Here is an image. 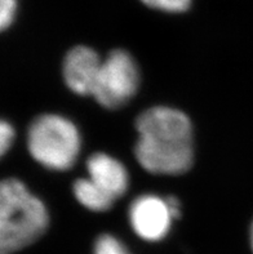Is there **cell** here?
<instances>
[{
    "mask_svg": "<svg viewBox=\"0 0 253 254\" xmlns=\"http://www.w3.org/2000/svg\"><path fill=\"white\" fill-rule=\"evenodd\" d=\"M136 130V160L146 172L179 176L192 167L194 129L185 113L168 106L150 107L138 115Z\"/></svg>",
    "mask_w": 253,
    "mask_h": 254,
    "instance_id": "1",
    "label": "cell"
},
{
    "mask_svg": "<svg viewBox=\"0 0 253 254\" xmlns=\"http://www.w3.org/2000/svg\"><path fill=\"white\" fill-rule=\"evenodd\" d=\"M45 204L17 178L0 181V254L30 247L48 230Z\"/></svg>",
    "mask_w": 253,
    "mask_h": 254,
    "instance_id": "2",
    "label": "cell"
},
{
    "mask_svg": "<svg viewBox=\"0 0 253 254\" xmlns=\"http://www.w3.org/2000/svg\"><path fill=\"white\" fill-rule=\"evenodd\" d=\"M26 145L32 159L49 171H69L82 150V135L74 122L58 114H43L30 124Z\"/></svg>",
    "mask_w": 253,
    "mask_h": 254,
    "instance_id": "3",
    "label": "cell"
},
{
    "mask_svg": "<svg viewBox=\"0 0 253 254\" xmlns=\"http://www.w3.org/2000/svg\"><path fill=\"white\" fill-rule=\"evenodd\" d=\"M141 83L136 60L124 49H115L102 60L92 97L107 110L125 106L136 96Z\"/></svg>",
    "mask_w": 253,
    "mask_h": 254,
    "instance_id": "4",
    "label": "cell"
},
{
    "mask_svg": "<svg viewBox=\"0 0 253 254\" xmlns=\"http://www.w3.org/2000/svg\"><path fill=\"white\" fill-rule=\"evenodd\" d=\"M128 219L136 235L146 242H159L168 235L174 216L164 199L155 193H144L129 205Z\"/></svg>",
    "mask_w": 253,
    "mask_h": 254,
    "instance_id": "5",
    "label": "cell"
},
{
    "mask_svg": "<svg viewBox=\"0 0 253 254\" xmlns=\"http://www.w3.org/2000/svg\"><path fill=\"white\" fill-rule=\"evenodd\" d=\"M102 60L94 49L78 45L71 48L64 60L62 76L71 92L79 96H92Z\"/></svg>",
    "mask_w": 253,
    "mask_h": 254,
    "instance_id": "6",
    "label": "cell"
},
{
    "mask_svg": "<svg viewBox=\"0 0 253 254\" xmlns=\"http://www.w3.org/2000/svg\"><path fill=\"white\" fill-rule=\"evenodd\" d=\"M86 173L92 182L112 199L122 197L129 187V173L122 161L106 152H96L86 160Z\"/></svg>",
    "mask_w": 253,
    "mask_h": 254,
    "instance_id": "7",
    "label": "cell"
},
{
    "mask_svg": "<svg viewBox=\"0 0 253 254\" xmlns=\"http://www.w3.org/2000/svg\"><path fill=\"white\" fill-rule=\"evenodd\" d=\"M73 192L79 204L90 212H106L116 201L88 177L75 181L73 185Z\"/></svg>",
    "mask_w": 253,
    "mask_h": 254,
    "instance_id": "8",
    "label": "cell"
},
{
    "mask_svg": "<svg viewBox=\"0 0 253 254\" xmlns=\"http://www.w3.org/2000/svg\"><path fill=\"white\" fill-rule=\"evenodd\" d=\"M93 254H131L118 238L110 234H103L97 238Z\"/></svg>",
    "mask_w": 253,
    "mask_h": 254,
    "instance_id": "9",
    "label": "cell"
},
{
    "mask_svg": "<svg viewBox=\"0 0 253 254\" xmlns=\"http://www.w3.org/2000/svg\"><path fill=\"white\" fill-rule=\"evenodd\" d=\"M140 1L151 9L172 13V14L189 10L192 3V0H140Z\"/></svg>",
    "mask_w": 253,
    "mask_h": 254,
    "instance_id": "10",
    "label": "cell"
},
{
    "mask_svg": "<svg viewBox=\"0 0 253 254\" xmlns=\"http://www.w3.org/2000/svg\"><path fill=\"white\" fill-rule=\"evenodd\" d=\"M18 12V0H0V32L12 26Z\"/></svg>",
    "mask_w": 253,
    "mask_h": 254,
    "instance_id": "11",
    "label": "cell"
},
{
    "mask_svg": "<svg viewBox=\"0 0 253 254\" xmlns=\"http://www.w3.org/2000/svg\"><path fill=\"white\" fill-rule=\"evenodd\" d=\"M16 139V130L6 120L0 119V159L8 154Z\"/></svg>",
    "mask_w": 253,
    "mask_h": 254,
    "instance_id": "12",
    "label": "cell"
},
{
    "mask_svg": "<svg viewBox=\"0 0 253 254\" xmlns=\"http://www.w3.org/2000/svg\"><path fill=\"white\" fill-rule=\"evenodd\" d=\"M251 247H252V251H253V223L251 226Z\"/></svg>",
    "mask_w": 253,
    "mask_h": 254,
    "instance_id": "13",
    "label": "cell"
}]
</instances>
